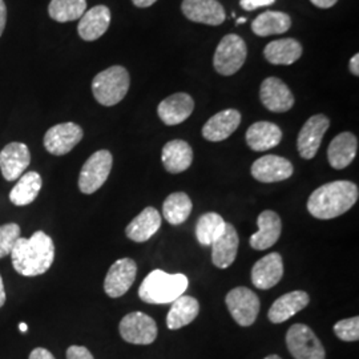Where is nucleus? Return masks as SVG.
<instances>
[{
  "label": "nucleus",
  "instance_id": "f704fd0d",
  "mask_svg": "<svg viewBox=\"0 0 359 359\" xmlns=\"http://www.w3.org/2000/svg\"><path fill=\"white\" fill-rule=\"evenodd\" d=\"M20 236V226L18 224H6L0 226V259L10 256L13 245Z\"/></svg>",
  "mask_w": 359,
  "mask_h": 359
},
{
  "label": "nucleus",
  "instance_id": "de8ad7c7",
  "mask_svg": "<svg viewBox=\"0 0 359 359\" xmlns=\"http://www.w3.org/2000/svg\"><path fill=\"white\" fill-rule=\"evenodd\" d=\"M245 22H246L245 18H240V19L237 20V25H244Z\"/></svg>",
  "mask_w": 359,
  "mask_h": 359
},
{
  "label": "nucleus",
  "instance_id": "f03ea898",
  "mask_svg": "<svg viewBox=\"0 0 359 359\" xmlns=\"http://www.w3.org/2000/svg\"><path fill=\"white\" fill-rule=\"evenodd\" d=\"M358 187L346 180L327 182L310 194L309 213L320 219H332L346 213L358 201Z\"/></svg>",
  "mask_w": 359,
  "mask_h": 359
},
{
  "label": "nucleus",
  "instance_id": "4c0bfd02",
  "mask_svg": "<svg viewBox=\"0 0 359 359\" xmlns=\"http://www.w3.org/2000/svg\"><path fill=\"white\" fill-rule=\"evenodd\" d=\"M276 0H240V6L246 11H255L261 7H268L274 4Z\"/></svg>",
  "mask_w": 359,
  "mask_h": 359
},
{
  "label": "nucleus",
  "instance_id": "58836bf2",
  "mask_svg": "<svg viewBox=\"0 0 359 359\" xmlns=\"http://www.w3.org/2000/svg\"><path fill=\"white\" fill-rule=\"evenodd\" d=\"M28 359H55L53 354L51 351H48L47 348L44 347H36L31 351L29 354V358Z\"/></svg>",
  "mask_w": 359,
  "mask_h": 359
},
{
  "label": "nucleus",
  "instance_id": "5701e85b",
  "mask_svg": "<svg viewBox=\"0 0 359 359\" xmlns=\"http://www.w3.org/2000/svg\"><path fill=\"white\" fill-rule=\"evenodd\" d=\"M309 302L310 297L304 290H294L286 293L274 301V304L269 309L268 318L273 323H283L306 308Z\"/></svg>",
  "mask_w": 359,
  "mask_h": 359
},
{
  "label": "nucleus",
  "instance_id": "f257e3e1",
  "mask_svg": "<svg viewBox=\"0 0 359 359\" xmlns=\"http://www.w3.org/2000/svg\"><path fill=\"white\" fill-rule=\"evenodd\" d=\"M13 269L23 277H36L48 271L55 259V245L43 231L29 238L19 237L11 252Z\"/></svg>",
  "mask_w": 359,
  "mask_h": 359
},
{
  "label": "nucleus",
  "instance_id": "cd10ccee",
  "mask_svg": "<svg viewBox=\"0 0 359 359\" xmlns=\"http://www.w3.org/2000/svg\"><path fill=\"white\" fill-rule=\"evenodd\" d=\"M200 311V304L189 295H181L172 302L167 316V326L170 330H179L196 320Z\"/></svg>",
  "mask_w": 359,
  "mask_h": 359
},
{
  "label": "nucleus",
  "instance_id": "7ed1b4c3",
  "mask_svg": "<svg viewBox=\"0 0 359 359\" xmlns=\"http://www.w3.org/2000/svg\"><path fill=\"white\" fill-rule=\"evenodd\" d=\"M189 281L185 274H169L164 270L151 271L139 287V297L152 305L172 304L188 289Z\"/></svg>",
  "mask_w": 359,
  "mask_h": 359
},
{
  "label": "nucleus",
  "instance_id": "ddd939ff",
  "mask_svg": "<svg viewBox=\"0 0 359 359\" xmlns=\"http://www.w3.org/2000/svg\"><path fill=\"white\" fill-rule=\"evenodd\" d=\"M259 99L270 112H287L294 105V96L283 80L268 77L262 81L259 88Z\"/></svg>",
  "mask_w": 359,
  "mask_h": 359
},
{
  "label": "nucleus",
  "instance_id": "393cba45",
  "mask_svg": "<svg viewBox=\"0 0 359 359\" xmlns=\"http://www.w3.org/2000/svg\"><path fill=\"white\" fill-rule=\"evenodd\" d=\"M358 151V140L350 132H342L335 136L327 149L329 164L334 169H345L348 167Z\"/></svg>",
  "mask_w": 359,
  "mask_h": 359
},
{
  "label": "nucleus",
  "instance_id": "e433bc0d",
  "mask_svg": "<svg viewBox=\"0 0 359 359\" xmlns=\"http://www.w3.org/2000/svg\"><path fill=\"white\" fill-rule=\"evenodd\" d=\"M67 359H95L93 355L90 354V350L87 347L74 346L68 347L67 350Z\"/></svg>",
  "mask_w": 359,
  "mask_h": 359
},
{
  "label": "nucleus",
  "instance_id": "6ab92c4d",
  "mask_svg": "<svg viewBox=\"0 0 359 359\" xmlns=\"http://www.w3.org/2000/svg\"><path fill=\"white\" fill-rule=\"evenodd\" d=\"M194 109V102L188 93H175L158 104L157 114L165 126H179Z\"/></svg>",
  "mask_w": 359,
  "mask_h": 359
},
{
  "label": "nucleus",
  "instance_id": "c9c22d12",
  "mask_svg": "<svg viewBox=\"0 0 359 359\" xmlns=\"http://www.w3.org/2000/svg\"><path fill=\"white\" fill-rule=\"evenodd\" d=\"M334 333L345 342H357L359 339V318L351 317L334 325Z\"/></svg>",
  "mask_w": 359,
  "mask_h": 359
},
{
  "label": "nucleus",
  "instance_id": "b1692460",
  "mask_svg": "<svg viewBox=\"0 0 359 359\" xmlns=\"http://www.w3.org/2000/svg\"><path fill=\"white\" fill-rule=\"evenodd\" d=\"M283 140V130L269 121H258L246 130V144L256 152L276 148Z\"/></svg>",
  "mask_w": 359,
  "mask_h": 359
},
{
  "label": "nucleus",
  "instance_id": "aec40b11",
  "mask_svg": "<svg viewBox=\"0 0 359 359\" xmlns=\"http://www.w3.org/2000/svg\"><path fill=\"white\" fill-rule=\"evenodd\" d=\"M79 20V36L86 41H95L108 31L111 25V11L107 6H96L86 11Z\"/></svg>",
  "mask_w": 359,
  "mask_h": 359
},
{
  "label": "nucleus",
  "instance_id": "c85d7f7f",
  "mask_svg": "<svg viewBox=\"0 0 359 359\" xmlns=\"http://www.w3.org/2000/svg\"><path fill=\"white\" fill-rule=\"evenodd\" d=\"M266 60L274 65H292L302 56V46L295 39H280L265 47Z\"/></svg>",
  "mask_w": 359,
  "mask_h": 359
},
{
  "label": "nucleus",
  "instance_id": "a18cd8bd",
  "mask_svg": "<svg viewBox=\"0 0 359 359\" xmlns=\"http://www.w3.org/2000/svg\"><path fill=\"white\" fill-rule=\"evenodd\" d=\"M19 329H20L22 333H26L28 326H27V323H20V325H19Z\"/></svg>",
  "mask_w": 359,
  "mask_h": 359
},
{
  "label": "nucleus",
  "instance_id": "79ce46f5",
  "mask_svg": "<svg viewBox=\"0 0 359 359\" xmlns=\"http://www.w3.org/2000/svg\"><path fill=\"white\" fill-rule=\"evenodd\" d=\"M350 71H351V74L353 75H355V76H359V55H354L353 57H351V60H350Z\"/></svg>",
  "mask_w": 359,
  "mask_h": 359
},
{
  "label": "nucleus",
  "instance_id": "bb28decb",
  "mask_svg": "<svg viewBox=\"0 0 359 359\" xmlns=\"http://www.w3.org/2000/svg\"><path fill=\"white\" fill-rule=\"evenodd\" d=\"M161 161L169 173L177 175L181 172H185L192 165V148L184 140H172L167 142L161 152Z\"/></svg>",
  "mask_w": 359,
  "mask_h": 359
},
{
  "label": "nucleus",
  "instance_id": "72a5a7b5",
  "mask_svg": "<svg viewBox=\"0 0 359 359\" xmlns=\"http://www.w3.org/2000/svg\"><path fill=\"white\" fill-rule=\"evenodd\" d=\"M87 11V0H51L48 13L52 20L67 23L79 20Z\"/></svg>",
  "mask_w": 359,
  "mask_h": 359
},
{
  "label": "nucleus",
  "instance_id": "c756f323",
  "mask_svg": "<svg viewBox=\"0 0 359 359\" xmlns=\"http://www.w3.org/2000/svg\"><path fill=\"white\" fill-rule=\"evenodd\" d=\"M43 180L38 172H27L18 180L10 192V200L13 205L26 206L32 204L40 193Z\"/></svg>",
  "mask_w": 359,
  "mask_h": 359
},
{
  "label": "nucleus",
  "instance_id": "c03bdc74",
  "mask_svg": "<svg viewBox=\"0 0 359 359\" xmlns=\"http://www.w3.org/2000/svg\"><path fill=\"white\" fill-rule=\"evenodd\" d=\"M6 290H4V283H3V278H1V276H0V308H3L4 306V304H6Z\"/></svg>",
  "mask_w": 359,
  "mask_h": 359
},
{
  "label": "nucleus",
  "instance_id": "473e14b6",
  "mask_svg": "<svg viewBox=\"0 0 359 359\" xmlns=\"http://www.w3.org/2000/svg\"><path fill=\"white\" fill-rule=\"evenodd\" d=\"M225 219L218 213L209 212L198 218L196 225L197 241L203 246H210L225 229Z\"/></svg>",
  "mask_w": 359,
  "mask_h": 359
},
{
  "label": "nucleus",
  "instance_id": "a211bd4d",
  "mask_svg": "<svg viewBox=\"0 0 359 359\" xmlns=\"http://www.w3.org/2000/svg\"><path fill=\"white\" fill-rule=\"evenodd\" d=\"M283 276V257L280 253H270L255 264L252 269V283L257 289L268 290L280 283Z\"/></svg>",
  "mask_w": 359,
  "mask_h": 359
},
{
  "label": "nucleus",
  "instance_id": "49530a36",
  "mask_svg": "<svg viewBox=\"0 0 359 359\" xmlns=\"http://www.w3.org/2000/svg\"><path fill=\"white\" fill-rule=\"evenodd\" d=\"M265 359H283L280 355H276V354H271V355H268Z\"/></svg>",
  "mask_w": 359,
  "mask_h": 359
},
{
  "label": "nucleus",
  "instance_id": "f8f14e48",
  "mask_svg": "<svg viewBox=\"0 0 359 359\" xmlns=\"http://www.w3.org/2000/svg\"><path fill=\"white\" fill-rule=\"evenodd\" d=\"M329 127H330V120L323 115L311 116L304 124L297 139V148L302 158L305 160L314 158Z\"/></svg>",
  "mask_w": 359,
  "mask_h": 359
},
{
  "label": "nucleus",
  "instance_id": "1a4fd4ad",
  "mask_svg": "<svg viewBox=\"0 0 359 359\" xmlns=\"http://www.w3.org/2000/svg\"><path fill=\"white\" fill-rule=\"evenodd\" d=\"M226 306L231 311L233 320L240 326H252L259 313V298L248 287L240 286L231 289L225 298Z\"/></svg>",
  "mask_w": 359,
  "mask_h": 359
},
{
  "label": "nucleus",
  "instance_id": "37998d69",
  "mask_svg": "<svg viewBox=\"0 0 359 359\" xmlns=\"http://www.w3.org/2000/svg\"><path fill=\"white\" fill-rule=\"evenodd\" d=\"M133 4L136 7H140V8H147V7H151L152 4H154L157 0H132Z\"/></svg>",
  "mask_w": 359,
  "mask_h": 359
},
{
  "label": "nucleus",
  "instance_id": "2eb2a0df",
  "mask_svg": "<svg viewBox=\"0 0 359 359\" xmlns=\"http://www.w3.org/2000/svg\"><path fill=\"white\" fill-rule=\"evenodd\" d=\"M182 13L194 23L219 26L225 20V10L217 0H184Z\"/></svg>",
  "mask_w": 359,
  "mask_h": 359
},
{
  "label": "nucleus",
  "instance_id": "dca6fc26",
  "mask_svg": "<svg viewBox=\"0 0 359 359\" xmlns=\"http://www.w3.org/2000/svg\"><path fill=\"white\" fill-rule=\"evenodd\" d=\"M292 163L276 154H268L256 160L252 165V176L259 182H280L293 176Z\"/></svg>",
  "mask_w": 359,
  "mask_h": 359
},
{
  "label": "nucleus",
  "instance_id": "7c9ffc66",
  "mask_svg": "<svg viewBox=\"0 0 359 359\" xmlns=\"http://www.w3.org/2000/svg\"><path fill=\"white\" fill-rule=\"evenodd\" d=\"M292 27V19L287 13L280 11H266L258 15L252 23V29L258 36L280 35L289 31Z\"/></svg>",
  "mask_w": 359,
  "mask_h": 359
},
{
  "label": "nucleus",
  "instance_id": "4be33fe9",
  "mask_svg": "<svg viewBox=\"0 0 359 359\" xmlns=\"http://www.w3.org/2000/svg\"><path fill=\"white\" fill-rule=\"evenodd\" d=\"M240 238L231 224L225 225V229L212 246V262L216 268L226 269L234 262L238 252Z\"/></svg>",
  "mask_w": 359,
  "mask_h": 359
},
{
  "label": "nucleus",
  "instance_id": "0eeeda50",
  "mask_svg": "<svg viewBox=\"0 0 359 359\" xmlns=\"http://www.w3.org/2000/svg\"><path fill=\"white\" fill-rule=\"evenodd\" d=\"M286 346L294 359H325V348L314 332L304 323H295L286 334Z\"/></svg>",
  "mask_w": 359,
  "mask_h": 359
},
{
  "label": "nucleus",
  "instance_id": "20e7f679",
  "mask_svg": "<svg viewBox=\"0 0 359 359\" xmlns=\"http://www.w3.org/2000/svg\"><path fill=\"white\" fill-rule=\"evenodd\" d=\"M128 71L121 65H114L97 74L92 81V92L96 102L104 107H114L128 93Z\"/></svg>",
  "mask_w": 359,
  "mask_h": 359
},
{
  "label": "nucleus",
  "instance_id": "412c9836",
  "mask_svg": "<svg viewBox=\"0 0 359 359\" xmlns=\"http://www.w3.org/2000/svg\"><path fill=\"white\" fill-rule=\"evenodd\" d=\"M241 124V114L237 109H225L212 116L203 127V136L208 142L226 140Z\"/></svg>",
  "mask_w": 359,
  "mask_h": 359
},
{
  "label": "nucleus",
  "instance_id": "f3484780",
  "mask_svg": "<svg viewBox=\"0 0 359 359\" xmlns=\"http://www.w3.org/2000/svg\"><path fill=\"white\" fill-rule=\"evenodd\" d=\"M258 231L252 234L250 246L256 250H266L276 244L281 236L283 222L273 210H264L257 218Z\"/></svg>",
  "mask_w": 359,
  "mask_h": 359
},
{
  "label": "nucleus",
  "instance_id": "39448f33",
  "mask_svg": "<svg viewBox=\"0 0 359 359\" xmlns=\"http://www.w3.org/2000/svg\"><path fill=\"white\" fill-rule=\"evenodd\" d=\"M246 44L243 38L236 34L224 36L215 52L213 65L222 76H231L237 74L246 60Z\"/></svg>",
  "mask_w": 359,
  "mask_h": 359
},
{
  "label": "nucleus",
  "instance_id": "a19ab883",
  "mask_svg": "<svg viewBox=\"0 0 359 359\" xmlns=\"http://www.w3.org/2000/svg\"><path fill=\"white\" fill-rule=\"evenodd\" d=\"M310 1H311L316 7L326 10V8H330V7L335 6L338 0H310Z\"/></svg>",
  "mask_w": 359,
  "mask_h": 359
},
{
  "label": "nucleus",
  "instance_id": "9b49d317",
  "mask_svg": "<svg viewBox=\"0 0 359 359\" xmlns=\"http://www.w3.org/2000/svg\"><path fill=\"white\" fill-rule=\"evenodd\" d=\"M137 265L132 258L117 259L104 280V292L111 298L123 297L136 280Z\"/></svg>",
  "mask_w": 359,
  "mask_h": 359
},
{
  "label": "nucleus",
  "instance_id": "ea45409f",
  "mask_svg": "<svg viewBox=\"0 0 359 359\" xmlns=\"http://www.w3.org/2000/svg\"><path fill=\"white\" fill-rule=\"evenodd\" d=\"M6 23H7V7L4 0H0V36L3 35Z\"/></svg>",
  "mask_w": 359,
  "mask_h": 359
},
{
  "label": "nucleus",
  "instance_id": "6e6552de",
  "mask_svg": "<svg viewBox=\"0 0 359 359\" xmlns=\"http://www.w3.org/2000/svg\"><path fill=\"white\" fill-rule=\"evenodd\" d=\"M121 338L132 345H151L157 338V325L142 311L127 314L118 325Z\"/></svg>",
  "mask_w": 359,
  "mask_h": 359
},
{
  "label": "nucleus",
  "instance_id": "4468645a",
  "mask_svg": "<svg viewBox=\"0 0 359 359\" xmlns=\"http://www.w3.org/2000/svg\"><path fill=\"white\" fill-rule=\"evenodd\" d=\"M29 163L31 154L23 142H10L0 152V170L7 181L20 179Z\"/></svg>",
  "mask_w": 359,
  "mask_h": 359
},
{
  "label": "nucleus",
  "instance_id": "2f4dec72",
  "mask_svg": "<svg viewBox=\"0 0 359 359\" xmlns=\"http://www.w3.org/2000/svg\"><path fill=\"white\" fill-rule=\"evenodd\" d=\"M192 208V200L187 193H172L163 204V216L170 225H181L191 216Z\"/></svg>",
  "mask_w": 359,
  "mask_h": 359
},
{
  "label": "nucleus",
  "instance_id": "9d476101",
  "mask_svg": "<svg viewBox=\"0 0 359 359\" xmlns=\"http://www.w3.org/2000/svg\"><path fill=\"white\" fill-rule=\"evenodd\" d=\"M84 132L75 123H63L53 126L44 135V148L53 156L69 154L81 142Z\"/></svg>",
  "mask_w": 359,
  "mask_h": 359
},
{
  "label": "nucleus",
  "instance_id": "423d86ee",
  "mask_svg": "<svg viewBox=\"0 0 359 359\" xmlns=\"http://www.w3.org/2000/svg\"><path fill=\"white\" fill-rule=\"evenodd\" d=\"M114 157L109 151H97L84 163L79 176V189L84 194L99 191L109 177Z\"/></svg>",
  "mask_w": 359,
  "mask_h": 359
},
{
  "label": "nucleus",
  "instance_id": "a878e982",
  "mask_svg": "<svg viewBox=\"0 0 359 359\" xmlns=\"http://www.w3.org/2000/svg\"><path fill=\"white\" fill-rule=\"evenodd\" d=\"M161 226V215L157 209L148 206L142 210L137 217L129 222L126 234L129 240L135 243H145L152 238Z\"/></svg>",
  "mask_w": 359,
  "mask_h": 359
}]
</instances>
